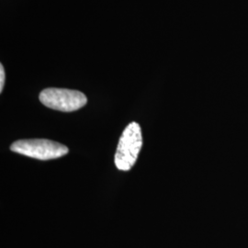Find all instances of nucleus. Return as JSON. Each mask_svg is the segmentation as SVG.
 Instances as JSON below:
<instances>
[{
  "mask_svg": "<svg viewBox=\"0 0 248 248\" xmlns=\"http://www.w3.org/2000/svg\"><path fill=\"white\" fill-rule=\"evenodd\" d=\"M141 127L137 123L129 124L122 134L115 154L117 169L128 171L133 168L142 149Z\"/></svg>",
  "mask_w": 248,
  "mask_h": 248,
  "instance_id": "nucleus-1",
  "label": "nucleus"
},
{
  "mask_svg": "<svg viewBox=\"0 0 248 248\" xmlns=\"http://www.w3.org/2000/svg\"><path fill=\"white\" fill-rule=\"evenodd\" d=\"M10 150L39 160L59 158L69 151L65 145L46 139L19 140L11 144Z\"/></svg>",
  "mask_w": 248,
  "mask_h": 248,
  "instance_id": "nucleus-2",
  "label": "nucleus"
},
{
  "mask_svg": "<svg viewBox=\"0 0 248 248\" xmlns=\"http://www.w3.org/2000/svg\"><path fill=\"white\" fill-rule=\"evenodd\" d=\"M39 98L47 108L62 112L76 111L88 102L86 95L80 91L56 88L44 89Z\"/></svg>",
  "mask_w": 248,
  "mask_h": 248,
  "instance_id": "nucleus-3",
  "label": "nucleus"
},
{
  "mask_svg": "<svg viewBox=\"0 0 248 248\" xmlns=\"http://www.w3.org/2000/svg\"><path fill=\"white\" fill-rule=\"evenodd\" d=\"M4 84H5V70H4L3 64L1 63L0 64V92L3 91Z\"/></svg>",
  "mask_w": 248,
  "mask_h": 248,
  "instance_id": "nucleus-4",
  "label": "nucleus"
}]
</instances>
